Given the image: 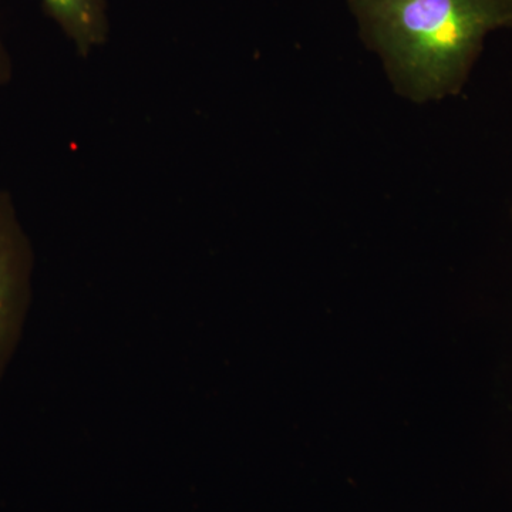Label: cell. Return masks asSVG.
I'll use <instances>...</instances> for the list:
<instances>
[{
	"label": "cell",
	"mask_w": 512,
	"mask_h": 512,
	"mask_svg": "<svg viewBox=\"0 0 512 512\" xmlns=\"http://www.w3.org/2000/svg\"><path fill=\"white\" fill-rule=\"evenodd\" d=\"M360 36L397 92L426 103L454 96L485 37L512 28V0H348Z\"/></svg>",
	"instance_id": "6da1fadb"
},
{
	"label": "cell",
	"mask_w": 512,
	"mask_h": 512,
	"mask_svg": "<svg viewBox=\"0 0 512 512\" xmlns=\"http://www.w3.org/2000/svg\"><path fill=\"white\" fill-rule=\"evenodd\" d=\"M32 242L12 197L0 190V382L15 356L32 302Z\"/></svg>",
	"instance_id": "7a4b0ae2"
},
{
	"label": "cell",
	"mask_w": 512,
	"mask_h": 512,
	"mask_svg": "<svg viewBox=\"0 0 512 512\" xmlns=\"http://www.w3.org/2000/svg\"><path fill=\"white\" fill-rule=\"evenodd\" d=\"M43 10L86 57L106 45L110 35L109 0H40Z\"/></svg>",
	"instance_id": "3957f363"
},
{
	"label": "cell",
	"mask_w": 512,
	"mask_h": 512,
	"mask_svg": "<svg viewBox=\"0 0 512 512\" xmlns=\"http://www.w3.org/2000/svg\"><path fill=\"white\" fill-rule=\"evenodd\" d=\"M10 77H12V62H10L8 49H6L5 43L0 37V87L5 86Z\"/></svg>",
	"instance_id": "277c9868"
}]
</instances>
